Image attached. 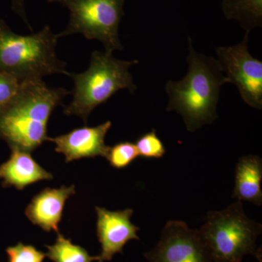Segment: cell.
I'll list each match as a JSON object with an SVG mask.
<instances>
[{
  "label": "cell",
  "instance_id": "1",
  "mask_svg": "<svg viewBox=\"0 0 262 262\" xmlns=\"http://www.w3.org/2000/svg\"><path fill=\"white\" fill-rule=\"evenodd\" d=\"M188 42L189 70L182 80H170L165 84L169 96L166 110L177 112L187 130L194 132L218 118L220 89L228 80L218 60L196 53L190 37Z\"/></svg>",
  "mask_w": 262,
  "mask_h": 262
},
{
  "label": "cell",
  "instance_id": "2",
  "mask_svg": "<svg viewBox=\"0 0 262 262\" xmlns=\"http://www.w3.org/2000/svg\"><path fill=\"white\" fill-rule=\"evenodd\" d=\"M70 94L48 87L42 80L22 81L16 96L0 110V139L10 149L32 152L48 141L50 117Z\"/></svg>",
  "mask_w": 262,
  "mask_h": 262
},
{
  "label": "cell",
  "instance_id": "3",
  "mask_svg": "<svg viewBox=\"0 0 262 262\" xmlns=\"http://www.w3.org/2000/svg\"><path fill=\"white\" fill-rule=\"evenodd\" d=\"M58 38L48 25L37 34H15L0 19V71L20 81L42 80L55 74L69 76L67 63L56 56Z\"/></svg>",
  "mask_w": 262,
  "mask_h": 262
},
{
  "label": "cell",
  "instance_id": "4",
  "mask_svg": "<svg viewBox=\"0 0 262 262\" xmlns=\"http://www.w3.org/2000/svg\"><path fill=\"white\" fill-rule=\"evenodd\" d=\"M138 63L136 60L117 59L110 52L94 51L87 70L69 75L73 79L75 88L72 102L63 108L64 115L80 117L86 124L95 108L106 103L120 90L127 89L134 94L137 87L129 70Z\"/></svg>",
  "mask_w": 262,
  "mask_h": 262
},
{
  "label": "cell",
  "instance_id": "5",
  "mask_svg": "<svg viewBox=\"0 0 262 262\" xmlns=\"http://www.w3.org/2000/svg\"><path fill=\"white\" fill-rule=\"evenodd\" d=\"M198 231L213 262H241L248 255L261 262L256 241L262 226L248 218L241 201L221 211L208 212Z\"/></svg>",
  "mask_w": 262,
  "mask_h": 262
},
{
  "label": "cell",
  "instance_id": "6",
  "mask_svg": "<svg viewBox=\"0 0 262 262\" xmlns=\"http://www.w3.org/2000/svg\"><path fill=\"white\" fill-rule=\"evenodd\" d=\"M125 0H48L70 10V22L58 37L82 34L86 39L100 41L106 52L123 49L119 27L124 15Z\"/></svg>",
  "mask_w": 262,
  "mask_h": 262
},
{
  "label": "cell",
  "instance_id": "7",
  "mask_svg": "<svg viewBox=\"0 0 262 262\" xmlns=\"http://www.w3.org/2000/svg\"><path fill=\"white\" fill-rule=\"evenodd\" d=\"M249 32L237 45L215 50L218 61L228 82L235 84L246 104L262 108V62L248 51Z\"/></svg>",
  "mask_w": 262,
  "mask_h": 262
},
{
  "label": "cell",
  "instance_id": "8",
  "mask_svg": "<svg viewBox=\"0 0 262 262\" xmlns=\"http://www.w3.org/2000/svg\"><path fill=\"white\" fill-rule=\"evenodd\" d=\"M144 256L148 262H213L198 229L182 221H168L156 246Z\"/></svg>",
  "mask_w": 262,
  "mask_h": 262
},
{
  "label": "cell",
  "instance_id": "9",
  "mask_svg": "<svg viewBox=\"0 0 262 262\" xmlns=\"http://www.w3.org/2000/svg\"><path fill=\"white\" fill-rule=\"evenodd\" d=\"M96 232L101 246L98 262L111 261L117 253H122L124 246L133 239L139 241V227L131 222L134 211L130 208L111 211L96 207Z\"/></svg>",
  "mask_w": 262,
  "mask_h": 262
},
{
  "label": "cell",
  "instance_id": "10",
  "mask_svg": "<svg viewBox=\"0 0 262 262\" xmlns=\"http://www.w3.org/2000/svg\"><path fill=\"white\" fill-rule=\"evenodd\" d=\"M111 127L112 122L106 121L98 126L80 127L63 135L48 137V141L56 144L55 150L64 155L67 163L82 158H105L110 147L105 144V137Z\"/></svg>",
  "mask_w": 262,
  "mask_h": 262
},
{
  "label": "cell",
  "instance_id": "11",
  "mask_svg": "<svg viewBox=\"0 0 262 262\" xmlns=\"http://www.w3.org/2000/svg\"><path fill=\"white\" fill-rule=\"evenodd\" d=\"M76 193L75 186L59 188H46L36 194L25 209V215L33 225L45 232L55 231L59 233L66 202Z\"/></svg>",
  "mask_w": 262,
  "mask_h": 262
},
{
  "label": "cell",
  "instance_id": "12",
  "mask_svg": "<svg viewBox=\"0 0 262 262\" xmlns=\"http://www.w3.org/2000/svg\"><path fill=\"white\" fill-rule=\"evenodd\" d=\"M11 149L8 161L0 165L2 187H15L18 190L34 183L53 179L52 173L34 160L31 152L18 149Z\"/></svg>",
  "mask_w": 262,
  "mask_h": 262
},
{
  "label": "cell",
  "instance_id": "13",
  "mask_svg": "<svg viewBox=\"0 0 262 262\" xmlns=\"http://www.w3.org/2000/svg\"><path fill=\"white\" fill-rule=\"evenodd\" d=\"M262 160L257 155L241 157L236 165L232 198L262 205Z\"/></svg>",
  "mask_w": 262,
  "mask_h": 262
},
{
  "label": "cell",
  "instance_id": "14",
  "mask_svg": "<svg viewBox=\"0 0 262 262\" xmlns=\"http://www.w3.org/2000/svg\"><path fill=\"white\" fill-rule=\"evenodd\" d=\"M222 9L226 18L238 20L246 32L261 27L262 0H224Z\"/></svg>",
  "mask_w": 262,
  "mask_h": 262
},
{
  "label": "cell",
  "instance_id": "15",
  "mask_svg": "<svg viewBox=\"0 0 262 262\" xmlns=\"http://www.w3.org/2000/svg\"><path fill=\"white\" fill-rule=\"evenodd\" d=\"M48 251L46 256L53 262H93L98 261V256H92L87 250L78 245L74 244L70 239L58 233L54 244L46 246Z\"/></svg>",
  "mask_w": 262,
  "mask_h": 262
},
{
  "label": "cell",
  "instance_id": "16",
  "mask_svg": "<svg viewBox=\"0 0 262 262\" xmlns=\"http://www.w3.org/2000/svg\"><path fill=\"white\" fill-rule=\"evenodd\" d=\"M139 157L135 144L124 141L110 146L105 158L113 168L122 169L130 165Z\"/></svg>",
  "mask_w": 262,
  "mask_h": 262
},
{
  "label": "cell",
  "instance_id": "17",
  "mask_svg": "<svg viewBox=\"0 0 262 262\" xmlns=\"http://www.w3.org/2000/svg\"><path fill=\"white\" fill-rule=\"evenodd\" d=\"M135 145L139 156L145 159H160L166 152L165 145L157 135L155 129L141 136L136 140Z\"/></svg>",
  "mask_w": 262,
  "mask_h": 262
},
{
  "label": "cell",
  "instance_id": "18",
  "mask_svg": "<svg viewBox=\"0 0 262 262\" xmlns=\"http://www.w3.org/2000/svg\"><path fill=\"white\" fill-rule=\"evenodd\" d=\"M8 262H43L46 253L39 251L32 245L18 243L14 246L6 248Z\"/></svg>",
  "mask_w": 262,
  "mask_h": 262
},
{
  "label": "cell",
  "instance_id": "19",
  "mask_svg": "<svg viewBox=\"0 0 262 262\" xmlns=\"http://www.w3.org/2000/svg\"><path fill=\"white\" fill-rule=\"evenodd\" d=\"M22 81L8 72L0 71V110L14 98L18 94Z\"/></svg>",
  "mask_w": 262,
  "mask_h": 262
},
{
  "label": "cell",
  "instance_id": "20",
  "mask_svg": "<svg viewBox=\"0 0 262 262\" xmlns=\"http://www.w3.org/2000/svg\"><path fill=\"white\" fill-rule=\"evenodd\" d=\"M12 10L14 13L18 15H20L27 25L28 26L29 28H31L28 21H27V17H26L25 7H24V0H12Z\"/></svg>",
  "mask_w": 262,
  "mask_h": 262
}]
</instances>
